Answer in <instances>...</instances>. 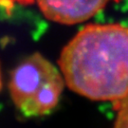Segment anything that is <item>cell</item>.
<instances>
[{"label": "cell", "mask_w": 128, "mask_h": 128, "mask_svg": "<svg viewBox=\"0 0 128 128\" xmlns=\"http://www.w3.org/2000/svg\"><path fill=\"white\" fill-rule=\"evenodd\" d=\"M120 0H36L45 17L59 24L86 22L101 12L111 2Z\"/></svg>", "instance_id": "3957f363"}, {"label": "cell", "mask_w": 128, "mask_h": 128, "mask_svg": "<svg viewBox=\"0 0 128 128\" xmlns=\"http://www.w3.org/2000/svg\"><path fill=\"white\" fill-rule=\"evenodd\" d=\"M2 89V77H1V69H0V91Z\"/></svg>", "instance_id": "8992f818"}, {"label": "cell", "mask_w": 128, "mask_h": 128, "mask_svg": "<svg viewBox=\"0 0 128 128\" xmlns=\"http://www.w3.org/2000/svg\"><path fill=\"white\" fill-rule=\"evenodd\" d=\"M33 2L34 0H0V8L10 15L16 5H32Z\"/></svg>", "instance_id": "5b68a950"}, {"label": "cell", "mask_w": 128, "mask_h": 128, "mask_svg": "<svg viewBox=\"0 0 128 128\" xmlns=\"http://www.w3.org/2000/svg\"><path fill=\"white\" fill-rule=\"evenodd\" d=\"M113 104L117 112L113 128H128V94Z\"/></svg>", "instance_id": "277c9868"}, {"label": "cell", "mask_w": 128, "mask_h": 128, "mask_svg": "<svg viewBox=\"0 0 128 128\" xmlns=\"http://www.w3.org/2000/svg\"><path fill=\"white\" fill-rule=\"evenodd\" d=\"M64 79L54 64L38 52L25 57L10 72L9 90L16 108L26 117H40L58 105Z\"/></svg>", "instance_id": "7a4b0ae2"}, {"label": "cell", "mask_w": 128, "mask_h": 128, "mask_svg": "<svg viewBox=\"0 0 128 128\" xmlns=\"http://www.w3.org/2000/svg\"><path fill=\"white\" fill-rule=\"evenodd\" d=\"M70 90L93 101L128 94V27L88 24L64 46L58 61Z\"/></svg>", "instance_id": "6da1fadb"}]
</instances>
